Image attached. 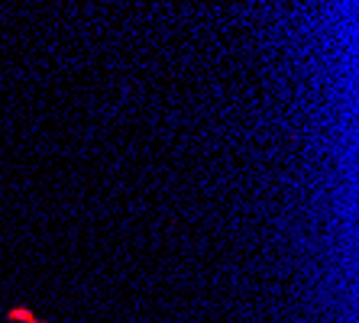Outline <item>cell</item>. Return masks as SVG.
I'll list each match as a JSON object with an SVG mask.
<instances>
[{"label":"cell","instance_id":"1","mask_svg":"<svg viewBox=\"0 0 359 323\" xmlns=\"http://www.w3.org/2000/svg\"><path fill=\"white\" fill-rule=\"evenodd\" d=\"M4 320H10V323H46V320H39L29 307H10L7 314H4Z\"/></svg>","mask_w":359,"mask_h":323}]
</instances>
